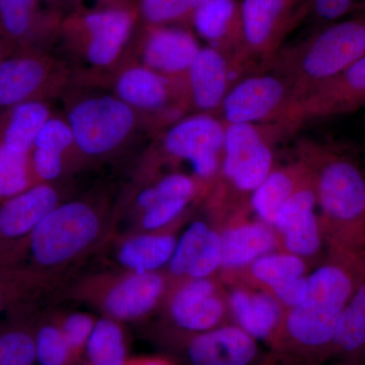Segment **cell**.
Instances as JSON below:
<instances>
[{"mask_svg":"<svg viewBox=\"0 0 365 365\" xmlns=\"http://www.w3.org/2000/svg\"><path fill=\"white\" fill-rule=\"evenodd\" d=\"M137 11L126 4L93 9L69 21V28L81 34L85 42V54L91 66H112L128 42Z\"/></svg>","mask_w":365,"mask_h":365,"instance_id":"obj_14","label":"cell"},{"mask_svg":"<svg viewBox=\"0 0 365 365\" xmlns=\"http://www.w3.org/2000/svg\"><path fill=\"white\" fill-rule=\"evenodd\" d=\"M191 23L199 37L232 61L242 56L241 0H207L196 9Z\"/></svg>","mask_w":365,"mask_h":365,"instance_id":"obj_22","label":"cell"},{"mask_svg":"<svg viewBox=\"0 0 365 365\" xmlns=\"http://www.w3.org/2000/svg\"><path fill=\"white\" fill-rule=\"evenodd\" d=\"M66 121L79 153L101 158L128 139L135 126V114L116 96H93L74 103Z\"/></svg>","mask_w":365,"mask_h":365,"instance_id":"obj_8","label":"cell"},{"mask_svg":"<svg viewBox=\"0 0 365 365\" xmlns=\"http://www.w3.org/2000/svg\"><path fill=\"white\" fill-rule=\"evenodd\" d=\"M294 101L287 78L267 68L235 83L218 112L225 124L279 125Z\"/></svg>","mask_w":365,"mask_h":365,"instance_id":"obj_10","label":"cell"},{"mask_svg":"<svg viewBox=\"0 0 365 365\" xmlns=\"http://www.w3.org/2000/svg\"><path fill=\"white\" fill-rule=\"evenodd\" d=\"M163 307L165 337L193 335L230 323L227 290L217 277L180 281L170 287Z\"/></svg>","mask_w":365,"mask_h":365,"instance_id":"obj_9","label":"cell"},{"mask_svg":"<svg viewBox=\"0 0 365 365\" xmlns=\"http://www.w3.org/2000/svg\"><path fill=\"white\" fill-rule=\"evenodd\" d=\"M365 107V56L294 103L280 122L285 134L314 120L350 114Z\"/></svg>","mask_w":365,"mask_h":365,"instance_id":"obj_13","label":"cell"},{"mask_svg":"<svg viewBox=\"0 0 365 365\" xmlns=\"http://www.w3.org/2000/svg\"><path fill=\"white\" fill-rule=\"evenodd\" d=\"M364 56L365 21L359 16L322 26L302 44L278 53L268 68L287 78L295 103Z\"/></svg>","mask_w":365,"mask_h":365,"instance_id":"obj_4","label":"cell"},{"mask_svg":"<svg viewBox=\"0 0 365 365\" xmlns=\"http://www.w3.org/2000/svg\"><path fill=\"white\" fill-rule=\"evenodd\" d=\"M365 278V255L326 254L307 275L306 299L285 311L271 348L274 362L322 365L330 359L338 322Z\"/></svg>","mask_w":365,"mask_h":365,"instance_id":"obj_1","label":"cell"},{"mask_svg":"<svg viewBox=\"0 0 365 365\" xmlns=\"http://www.w3.org/2000/svg\"><path fill=\"white\" fill-rule=\"evenodd\" d=\"M60 202L59 190L47 182L0 202V256L23 251L36 225Z\"/></svg>","mask_w":365,"mask_h":365,"instance_id":"obj_15","label":"cell"},{"mask_svg":"<svg viewBox=\"0 0 365 365\" xmlns=\"http://www.w3.org/2000/svg\"><path fill=\"white\" fill-rule=\"evenodd\" d=\"M110 227L107 210L93 201H61L29 235L26 261L41 270L66 273L104 242Z\"/></svg>","mask_w":365,"mask_h":365,"instance_id":"obj_3","label":"cell"},{"mask_svg":"<svg viewBox=\"0 0 365 365\" xmlns=\"http://www.w3.org/2000/svg\"><path fill=\"white\" fill-rule=\"evenodd\" d=\"M126 365H179L174 360L165 356L130 357Z\"/></svg>","mask_w":365,"mask_h":365,"instance_id":"obj_42","label":"cell"},{"mask_svg":"<svg viewBox=\"0 0 365 365\" xmlns=\"http://www.w3.org/2000/svg\"><path fill=\"white\" fill-rule=\"evenodd\" d=\"M37 184L31 155L18 153L0 143V202Z\"/></svg>","mask_w":365,"mask_h":365,"instance_id":"obj_34","label":"cell"},{"mask_svg":"<svg viewBox=\"0 0 365 365\" xmlns=\"http://www.w3.org/2000/svg\"><path fill=\"white\" fill-rule=\"evenodd\" d=\"M187 91L200 113L220 110L227 91L241 76L232 60L215 48H200L186 74Z\"/></svg>","mask_w":365,"mask_h":365,"instance_id":"obj_19","label":"cell"},{"mask_svg":"<svg viewBox=\"0 0 365 365\" xmlns=\"http://www.w3.org/2000/svg\"><path fill=\"white\" fill-rule=\"evenodd\" d=\"M227 124L209 113L184 118L163 138L165 155L191 165L194 178L211 191L220 176Z\"/></svg>","mask_w":365,"mask_h":365,"instance_id":"obj_11","label":"cell"},{"mask_svg":"<svg viewBox=\"0 0 365 365\" xmlns=\"http://www.w3.org/2000/svg\"><path fill=\"white\" fill-rule=\"evenodd\" d=\"M172 81L145 66H131L118 76L115 91L116 97L133 110L160 111L174 93Z\"/></svg>","mask_w":365,"mask_h":365,"instance_id":"obj_24","label":"cell"},{"mask_svg":"<svg viewBox=\"0 0 365 365\" xmlns=\"http://www.w3.org/2000/svg\"><path fill=\"white\" fill-rule=\"evenodd\" d=\"M74 145L71 127L66 120L50 117L36 139L31 163L38 182L53 184L64 170V157Z\"/></svg>","mask_w":365,"mask_h":365,"instance_id":"obj_26","label":"cell"},{"mask_svg":"<svg viewBox=\"0 0 365 365\" xmlns=\"http://www.w3.org/2000/svg\"><path fill=\"white\" fill-rule=\"evenodd\" d=\"M309 175V168L302 158L297 162L274 168L249 200V210L257 220L272 227L276 215L289 197L299 188Z\"/></svg>","mask_w":365,"mask_h":365,"instance_id":"obj_25","label":"cell"},{"mask_svg":"<svg viewBox=\"0 0 365 365\" xmlns=\"http://www.w3.org/2000/svg\"><path fill=\"white\" fill-rule=\"evenodd\" d=\"M168 348L185 365H264L266 359L258 341L235 324L188 336L165 337Z\"/></svg>","mask_w":365,"mask_h":365,"instance_id":"obj_12","label":"cell"},{"mask_svg":"<svg viewBox=\"0 0 365 365\" xmlns=\"http://www.w3.org/2000/svg\"><path fill=\"white\" fill-rule=\"evenodd\" d=\"M76 359L81 362L98 317L86 312L53 314Z\"/></svg>","mask_w":365,"mask_h":365,"instance_id":"obj_37","label":"cell"},{"mask_svg":"<svg viewBox=\"0 0 365 365\" xmlns=\"http://www.w3.org/2000/svg\"><path fill=\"white\" fill-rule=\"evenodd\" d=\"M49 60L36 49L14 52L0 62V109L39 100L51 78Z\"/></svg>","mask_w":365,"mask_h":365,"instance_id":"obj_21","label":"cell"},{"mask_svg":"<svg viewBox=\"0 0 365 365\" xmlns=\"http://www.w3.org/2000/svg\"><path fill=\"white\" fill-rule=\"evenodd\" d=\"M309 269V263L304 259L278 250L261 257L242 272L223 281L225 283H242L271 294L276 288L307 276Z\"/></svg>","mask_w":365,"mask_h":365,"instance_id":"obj_27","label":"cell"},{"mask_svg":"<svg viewBox=\"0 0 365 365\" xmlns=\"http://www.w3.org/2000/svg\"><path fill=\"white\" fill-rule=\"evenodd\" d=\"M14 53L13 47L7 42L4 34L0 31V62L9 57V55L14 54Z\"/></svg>","mask_w":365,"mask_h":365,"instance_id":"obj_43","label":"cell"},{"mask_svg":"<svg viewBox=\"0 0 365 365\" xmlns=\"http://www.w3.org/2000/svg\"><path fill=\"white\" fill-rule=\"evenodd\" d=\"M192 201L163 198L139 215L137 232H158L179 223Z\"/></svg>","mask_w":365,"mask_h":365,"instance_id":"obj_38","label":"cell"},{"mask_svg":"<svg viewBox=\"0 0 365 365\" xmlns=\"http://www.w3.org/2000/svg\"><path fill=\"white\" fill-rule=\"evenodd\" d=\"M128 338L123 324L100 317L81 365H126L128 359Z\"/></svg>","mask_w":365,"mask_h":365,"instance_id":"obj_32","label":"cell"},{"mask_svg":"<svg viewBox=\"0 0 365 365\" xmlns=\"http://www.w3.org/2000/svg\"><path fill=\"white\" fill-rule=\"evenodd\" d=\"M195 36L178 26H148L144 36L143 66L173 79L186 78L200 50Z\"/></svg>","mask_w":365,"mask_h":365,"instance_id":"obj_20","label":"cell"},{"mask_svg":"<svg viewBox=\"0 0 365 365\" xmlns=\"http://www.w3.org/2000/svg\"><path fill=\"white\" fill-rule=\"evenodd\" d=\"M170 284L165 271L91 274L67 288L71 299L119 323L145 319L163 307Z\"/></svg>","mask_w":365,"mask_h":365,"instance_id":"obj_6","label":"cell"},{"mask_svg":"<svg viewBox=\"0 0 365 365\" xmlns=\"http://www.w3.org/2000/svg\"><path fill=\"white\" fill-rule=\"evenodd\" d=\"M158 232H136L127 235L118 244L117 263L122 270L138 273L165 271L174 253L178 237L177 227Z\"/></svg>","mask_w":365,"mask_h":365,"instance_id":"obj_23","label":"cell"},{"mask_svg":"<svg viewBox=\"0 0 365 365\" xmlns=\"http://www.w3.org/2000/svg\"><path fill=\"white\" fill-rule=\"evenodd\" d=\"M228 284H230L227 290L230 323L259 343H265L271 350L282 325L284 309L266 290L242 283Z\"/></svg>","mask_w":365,"mask_h":365,"instance_id":"obj_18","label":"cell"},{"mask_svg":"<svg viewBox=\"0 0 365 365\" xmlns=\"http://www.w3.org/2000/svg\"><path fill=\"white\" fill-rule=\"evenodd\" d=\"M365 0H312V14L322 26L341 21L347 14L361 11Z\"/></svg>","mask_w":365,"mask_h":365,"instance_id":"obj_40","label":"cell"},{"mask_svg":"<svg viewBox=\"0 0 365 365\" xmlns=\"http://www.w3.org/2000/svg\"><path fill=\"white\" fill-rule=\"evenodd\" d=\"M37 365H81L67 344L54 317H38L35 326Z\"/></svg>","mask_w":365,"mask_h":365,"instance_id":"obj_33","label":"cell"},{"mask_svg":"<svg viewBox=\"0 0 365 365\" xmlns=\"http://www.w3.org/2000/svg\"><path fill=\"white\" fill-rule=\"evenodd\" d=\"M207 0H138L137 11L148 26H170L188 20Z\"/></svg>","mask_w":365,"mask_h":365,"instance_id":"obj_36","label":"cell"},{"mask_svg":"<svg viewBox=\"0 0 365 365\" xmlns=\"http://www.w3.org/2000/svg\"><path fill=\"white\" fill-rule=\"evenodd\" d=\"M355 365H365V360L364 361L359 362V364H355Z\"/></svg>","mask_w":365,"mask_h":365,"instance_id":"obj_45","label":"cell"},{"mask_svg":"<svg viewBox=\"0 0 365 365\" xmlns=\"http://www.w3.org/2000/svg\"><path fill=\"white\" fill-rule=\"evenodd\" d=\"M36 309L30 307L11 314V319L0 325V365H37Z\"/></svg>","mask_w":365,"mask_h":365,"instance_id":"obj_31","label":"cell"},{"mask_svg":"<svg viewBox=\"0 0 365 365\" xmlns=\"http://www.w3.org/2000/svg\"><path fill=\"white\" fill-rule=\"evenodd\" d=\"M47 23L40 0H0V31L14 52L35 49Z\"/></svg>","mask_w":365,"mask_h":365,"instance_id":"obj_29","label":"cell"},{"mask_svg":"<svg viewBox=\"0 0 365 365\" xmlns=\"http://www.w3.org/2000/svg\"><path fill=\"white\" fill-rule=\"evenodd\" d=\"M241 11L242 59L254 71H263L288 36L312 14V0H241Z\"/></svg>","mask_w":365,"mask_h":365,"instance_id":"obj_7","label":"cell"},{"mask_svg":"<svg viewBox=\"0 0 365 365\" xmlns=\"http://www.w3.org/2000/svg\"><path fill=\"white\" fill-rule=\"evenodd\" d=\"M329 360H335L337 365H355L365 360V278L338 322Z\"/></svg>","mask_w":365,"mask_h":365,"instance_id":"obj_28","label":"cell"},{"mask_svg":"<svg viewBox=\"0 0 365 365\" xmlns=\"http://www.w3.org/2000/svg\"><path fill=\"white\" fill-rule=\"evenodd\" d=\"M222 246L220 228L211 227L202 249L189 268L185 279L216 277L222 270Z\"/></svg>","mask_w":365,"mask_h":365,"instance_id":"obj_39","label":"cell"},{"mask_svg":"<svg viewBox=\"0 0 365 365\" xmlns=\"http://www.w3.org/2000/svg\"><path fill=\"white\" fill-rule=\"evenodd\" d=\"M0 117V143L21 153L31 155L36 139L52 116L42 101H29L4 110Z\"/></svg>","mask_w":365,"mask_h":365,"instance_id":"obj_30","label":"cell"},{"mask_svg":"<svg viewBox=\"0 0 365 365\" xmlns=\"http://www.w3.org/2000/svg\"><path fill=\"white\" fill-rule=\"evenodd\" d=\"M66 277V273L41 270L13 255L0 256V317L37 307L64 284Z\"/></svg>","mask_w":365,"mask_h":365,"instance_id":"obj_16","label":"cell"},{"mask_svg":"<svg viewBox=\"0 0 365 365\" xmlns=\"http://www.w3.org/2000/svg\"><path fill=\"white\" fill-rule=\"evenodd\" d=\"M299 158L313 176L326 254L365 255V172L332 146L300 140Z\"/></svg>","mask_w":365,"mask_h":365,"instance_id":"obj_2","label":"cell"},{"mask_svg":"<svg viewBox=\"0 0 365 365\" xmlns=\"http://www.w3.org/2000/svg\"><path fill=\"white\" fill-rule=\"evenodd\" d=\"M361 11H362L361 18L364 19V20L365 21V6H364V9H361Z\"/></svg>","mask_w":365,"mask_h":365,"instance_id":"obj_44","label":"cell"},{"mask_svg":"<svg viewBox=\"0 0 365 365\" xmlns=\"http://www.w3.org/2000/svg\"><path fill=\"white\" fill-rule=\"evenodd\" d=\"M211 227L212 225L205 220H194L190 223L181 237H178L174 253L165 269L170 287L186 278L189 268L202 249Z\"/></svg>","mask_w":365,"mask_h":365,"instance_id":"obj_35","label":"cell"},{"mask_svg":"<svg viewBox=\"0 0 365 365\" xmlns=\"http://www.w3.org/2000/svg\"><path fill=\"white\" fill-rule=\"evenodd\" d=\"M245 211L230 216L220 228L222 237V279L242 272L265 255L278 251V237L270 225L247 220Z\"/></svg>","mask_w":365,"mask_h":365,"instance_id":"obj_17","label":"cell"},{"mask_svg":"<svg viewBox=\"0 0 365 365\" xmlns=\"http://www.w3.org/2000/svg\"><path fill=\"white\" fill-rule=\"evenodd\" d=\"M285 135L277 124H227L216 208L249 209L250 197L274 169L273 145Z\"/></svg>","mask_w":365,"mask_h":365,"instance_id":"obj_5","label":"cell"},{"mask_svg":"<svg viewBox=\"0 0 365 365\" xmlns=\"http://www.w3.org/2000/svg\"><path fill=\"white\" fill-rule=\"evenodd\" d=\"M309 275V274H307ZM307 275L297 278L276 288L271 294L279 302L284 311L299 306L306 299L307 292Z\"/></svg>","mask_w":365,"mask_h":365,"instance_id":"obj_41","label":"cell"}]
</instances>
